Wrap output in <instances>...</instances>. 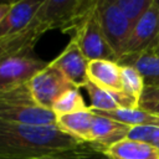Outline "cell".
Segmentation results:
<instances>
[{"mask_svg": "<svg viewBox=\"0 0 159 159\" xmlns=\"http://www.w3.org/2000/svg\"><path fill=\"white\" fill-rule=\"evenodd\" d=\"M82 145L56 125H26L0 120V159H32L62 154Z\"/></svg>", "mask_w": 159, "mask_h": 159, "instance_id": "cell-1", "label": "cell"}, {"mask_svg": "<svg viewBox=\"0 0 159 159\" xmlns=\"http://www.w3.org/2000/svg\"><path fill=\"white\" fill-rule=\"evenodd\" d=\"M56 114L34 99L29 82L0 92V120L26 125H56Z\"/></svg>", "mask_w": 159, "mask_h": 159, "instance_id": "cell-2", "label": "cell"}, {"mask_svg": "<svg viewBox=\"0 0 159 159\" xmlns=\"http://www.w3.org/2000/svg\"><path fill=\"white\" fill-rule=\"evenodd\" d=\"M96 0H43L34 22L48 30L73 34Z\"/></svg>", "mask_w": 159, "mask_h": 159, "instance_id": "cell-3", "label": "cell"}, {"mask_svg": "<svg viewBox=\"0 0 159 159\" xmlns=\"http://www.w3.org/2000/svg\"><path fill=\"white\" fill-rule=\"evenodd\" d=\"M97 2L98 0L94 1L92 7L83 16L80 25L71 35V39L78 43L82 53L88 61L109 60L117 62V56L107 42V39L101 27Z\"/></svg>", "mask_w": 159, "mask_h": 159, "instance_id": "cell-4", "label": "cell"}, {"mask_svg": "<svg viewBox=\"0 0 159 159\" xmlns=\"http://www.w3.org/2000/svg\"><path fill=\"white\" fill-rule=\"evenodd\" d=\"M97 11L103 34L118 61L123 56L133 26L114 0H98Z\"/></svg>", "mask_w": 159, "mask_h": 159, "instance_id": "cell-5", "label": "cell"}, {"mask_svg": "<svg viewBox=\"0 0 159 159\" xmlns=\"http://www.w3.org/2000/svg\"><path fill=\"white\" fill-rule=\"evenodd\" d=\"M50 62L37 58L31 52H22L0 61V92L19 87L32 80Z\"/></svg>", "mask_w": 159, "mask_h": 159, "instance_id": "cell-6", "label": "cell"}, {"mask_svg": "<svg viewBox=\"0 0 159 159\" xmlns=\"http://www.w3.org/2000/svg\"><path fill=\"white\" fill-rule=\"evenodd\" d=\"M31 94L37 104L52 111L55 102L67 91L78 88L70 82L66 76L56 67L48 66L40 71L29 82Z\"/></svg>", "mask_w": 159, "mask_h": 159, "instance_id": "cell-7", "label": "cell"}, {"mask_svg": "<svg viewBox=\"0 0 159 159\" xmlns=\"http://www.w3.org/2000/svg\"><path fill=\"white\" fill-rule=\"evenodd\" d=\"M159 1L153 0L147 12L134 24L123 56H135L143 52H149L153 47L158 31ZM120 57V58H122Z\"/></svg>", "mask_w": 159, "mask_h": 159, "instance_id": "cell-8", "label": "cell"}, {"mask_svg": "<svg viewBox=\"0 0 159 159\" xmlns=\"http://www.w3.org/2000/svg\"><path fill=\"white\" fill-rule=\"evenodd\" d=\"M88 62L89 61L82 53L78 43L73 39H71L63 51L56 58L50 61V65L60 70L66 76V78L76 87L83 88L86 83H88Z\"/></svg>", "mask_w": 159, "mask_h": 159, "instance_id": "cell-9", "label": "cell"}, {"mask_svg": "<svg viewBox=\"0 0 159 159\" xmlns=\"http://www.w3.org/2000/svg\"><path fill=\"white\" fill-rule=\"evenodd\" d=\"M42 1H14L0 21V39L20 34L27 29L34 21Z\"/></svg>", "mask_w": 159, "mask_h": 159, "instance_id": "cell-10", "label": "cell"}, {"mask_svg": "<svg viewBox=\"0 0 159 159\" xmlns=\"http://www.w3.org/2000/svg\"><path fill=\"white\" fill-rule=\"evenodd\" d=\"M91 99L89 108L98 112H109L119 108H137L140 106V101L124 93L103 89L88 81L83 87Z\"/></svg>", "mask_w": 159, "mask_h": 159, "instance_id": "cell-11", "label": "cell"}, {"mask_svg": "<svg viewBox=\"0 0 159 159\" xmlns=\"http://www.w3.org/2000/svg\"><path fill=\"white\" fill-rule=\"evenodd\" d=\"M94 113V112H93ZM130 127L116 122L108 117L94 113L91 129V147L99 152L124 138H127Z\"/></svg>", "mask_w": 159, "mask_h": 159, "instance_id": "cell-12", "label": "cell"}, {"mask_svg": "<svg viewBox=\"0 0 159 159\" xmlns=\"http://www.w3.org/2000/svg\"><path fill=\"white\" fill-rule=\"evenodd\" d=\"M88 81L93 84L113 92H123L120 81V65L109 60H93L87 67Z\"/></svg>", "mask_w": 159, "mask_h": 159, "instance_id": "cell-13", "label": "cell"}, {"mask_svg": "<svg viewBox=\"0 0 159 159\" xmlns=\"http://www.w3.org/2000/svg\"><path fill=\"white\" fill-rule=\"evenodd\" d=\"M46 31L45 27L32 21L31 25L20 34L0 39V61L17 53L31 52L36 42Z\"/></svg>", "mask_w": 159, "mask_h": 159, "instance_id": "cell-14", "label": "cell"}, {"mask_svg": "<svg viewBox=\"0 0 159 159\" xmlns=\"http://www.w3.org/2000/svg\"><path fill=\"white\" fill-rule=\"evenodd\" d=\"M108 159H159V149L154 145L124 138L102 150H99Z\"/></svg>", "mask_w": 159, "mask_h": 159, "instance_id": "cell-15", "label": "cell"}, {"mask_svg": "<svg viewBox=\"0 0 159 159\" xmlns=\"http://www.w3.org/2000/svg\"><path fill=\"white\" fill-rule=\"evenodd\" d=\"M94 113L88 108L75 113L57 117L56 127L65 134L75 138L80 143H91V129L93 123Z\"/></svg>", "mask_w": 159, "mask_h": 159, "instance_id": "cell-16", "label": "cell"}, {"mask_svg": "<svg viewBox=\"0 0 159 159\" xmlns=\"http://www.w3.org/2000/svg\"><path fill=\"white\" fill-rule=\"evenodd\" d=\"M120 66L134 67L143 77L145 87H159V56L143 52L135 56H124L117 61Z\"/></svg>", "mask_w": 159, "mask_h": 159, "instance_id": "cell-17", "label": "cell"}, {"mask_svg": "<svg viewBox=\"0 0 159 159\" xmlns=\"http://www.w3.org/2000/svg\"><path fill=\"white\" fill-rule=\"evenodd\" d=\"M92 111V109H91ZM97 114L108 117L116 122L125 124L128 127H137V125H159V116H155L142 107L137 108H119L109 112H98L92 111Z\"/></svg>", "mask_w": 159, "mask_h": 159, "instance_id": "cell-18", "label": "cell"}, {"mask_svg": "<svg viewBox=\"0 0 159 159\" xmlns=\"http://www.w3.org/2000/svg\"><path fill=\"white\" fill-rule=\"evenodd\" d=\"M86 108H88V106H86V102L80 92V88H73V89H70L66 93H63L55 102L52 111L57 118V117H61L65 114L83 111Z\"/></svg>", "mask_w": 159, "mask_h": 159, "instance_id": "cell-19", "label": "cell"}, {"mask_svg": "<svg viewBox=\"0 0 159 159\" xmlns=\"http://www.w3.org/2000/svg\"><path fill=\"white\" fill-rule=\"evenodd\" d=\"M120 81H122V89L124 93L142 99V94L144 92L145 84L142 75L132 66H120Z\"/></svg>", "mask_w": 159, "mask_h": 159, "instance_id": "cell-20", "label": "cell"}, {"mask_svg": "<svg viewBox=\"0 0 159 159\" xmlns=\"http://www.w3.org/2000/svg\"><path fill=\"white\" fill-rule=\"evenodd\" d=\"M114 2L129 20L132 26H134V24L147 12L153 0H114Z\"/></svg>", "mask_w": 159, "mask_h": 159, "instance_id": "cell-21", "label": "cell"}, {"mask_svg": "<svg viewBox=\"0 0 159 159\" xmlns=\"http://www.w3.org/2000/svg\"><path fill=\"white\" fill-rule=\"evenodd\" d=\"M129 139L149 143L159 149V125H137L130 127L127 135Z\"/></svg>", "mask_w": 159, "mask_h": 159, "instance_id": "cell-22", "label": "cell"}, {"mask_svg": "<svg viewBox=\"0 0 159 159\" xmlns=\"http://www.w3.org/2000/svg\"><path fill=\"white\" fill-rule=\"evenodd\" d=\"M87 150L88 148H84V144H83L77 150H72V152H67L62 154H55V155H45V157H39V158H32V159H83Z\"/></svg>", "mask_w": 159, "mask_h": 159, "instance_id": "cell-23", "label": "cell"}, {"mask_svg": "<svg viewBox=\"0 0 159 159\" xmlns=\"http://www.w3.org/2000/svg\"><path fill=\"white\" fill-rule=\"evenodd\" d=\"M140 101H155V102H159V87H145Z\"/></svg>", "mask_w": 159, "mask_h": 159, "instance_id": "cell-24", "label": "cell"}, {"mask_svg": "<svg viewBox=\"0 0 159 159\" xmlns=\"http://www.w3.org/2000/svg\"><path fill=\"white\" fill-rule=\"evenodd\" d=\"M143 109L155 114V116H159V102H155V101H140V106Z\"/></svg>", "mask_w": 159, "mask_h": 159, "instance_id": "cell-25", "label": "cell"}, {"mask_svg": "<svg viewBox=\"0 0 159 159\" xmlns=\"http://www.w3.org/2000/svg\"><path fill=\"white\" fill-rule=\"evenodd\" d=\"M83 159H108V158H107L106 155H103L102 153H99V152L94 150V149L89 145V148H88V150H87L86 155L83 157Z\"/></svg>", "mask_w": 159, "mask_h": 159, "instance_id": "cell-26", "label": "cell"}, {"mask_svg": "<svg viewBox=\"0 0 159 159\" xmlns=\"http://www.w3.org/2000/svg\"><path fill=\"white\" fill-rule=\"evenodd\" d=\"M12 2H0V21L2 20V17L6 15V12L10 10Z\"/></svg>", "mask_w": 159, "mask_h": 159, "instance_id": "cell-27", "label": "cell"}, {"mask_svg": "<svg viewBox=\"0 0 159 159\" xmlns=\"http://www.w3.org/2000/svg\"><path fill=\"white\" fill-rule=\"evenodd\" d=\"M158 45H159V19H158V31H157V37H155L154 43H153V47H152V50H150L149 52H153V50H154Z\"/></svg>", "mask_w": 159, "mask_h": 159, "instance_id": "cell-28", "label": "cell"}, {"mask_svg": "<svg viewBox=\"0 0 159 159\" xmlns=\"http://www.w3.org/2000/svg\"><path fill=\"white\" fill-rule=\"evenodd\" d=\"M153 53H155V55H158V56H159V45L153 50Z\"/></svg>", "mask_w": 159, "mask_h": 159, "instance_id": "cell-29", "label": "cell"}]
</instances>
